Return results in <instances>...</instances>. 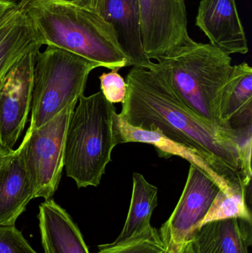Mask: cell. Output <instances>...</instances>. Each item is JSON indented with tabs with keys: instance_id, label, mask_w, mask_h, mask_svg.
I'll list each match as a JSON object with an SVG mask.
<instances>
[{
	"instance_id": "cell-7",
	"label": "cell",
	"mask_w": 252,
	"mask_h": 253,
	"mask_svg": "<svg viewBox=\"0 0 252 253\" xmlns=\"http://www.w3.org/2000/svg\"><path fill=\"white\" fill-rule=\"evenodd\" d=\"M220 187L205 172L190 165L177 206L160 228L164 253H183L193 241Z\"/></svg>"
},
{
	"instance_id": "cell-9",
	"label": "cell",
	"mask_w": 252,
	"mask_h": 253,
	"mask_svg": "<svg viewBox=\"0 0 252 253\" xmlns=\"http://www.w3.org/2000/svg\"><path fill=\"white\" fill-rule=\"evenodd\" d=\"M38 51L27 53L0 80V146L7 150H13L31 112Z\"/></svg>"
},
{
	"instance_id": "cell-3",
	"label": "cell",
	"mask_w": 252,
	"mask_h": 253,
	"mask_svg": "<svg viewBox=\"0 0 252 253\" xmlns=\"http://www.w3.org/2000/svg\"><path fill=\"white\" fill-rule=\"evenodd\" d=\"M156 60L192 113L217 129L235 132L225 127L220 118L222 96L233 68L230 55L211 44L192 40Z\"/></svg>"
},
{
	"instance_id": "cell-21",
	"label": "cell",
	"mask_w": 252,
	"mask_h": 253,
	"mask_svg": "<svg viewBox=\"0 0 252 253\" xmlns=\"http://www.w3.org/2000/svg\"><path fill=\"white\" fill-rule=\"evenodd\" d=\"M119 68L103 73L99 77L101 92L105 99L112 104L124 103L127 93V84L124 79L118 74Z\"/></svg>"
},
{
	"instance_id": "cell-20",
	"label": "cell",
	"mask_w": 252,
	"mask_h": 253,
	"mask_svg": "<svg viewBox=\"0 0 252 253\" xmlns=\"http://www.w3.org/2000/svg\"><path fill=\"white\" fill-rule=\"evenodd\" d=\"M99 253H164L165 248L156 229L119 245L105 244L98 247Z\"/></svg>"
},
{
	"instance_id": "cell-17",
	"label": "cell",
	"mask_w": 252,
	"mask_h": 253,
	"mask_svg": "<svg viewBox=\"0 0 252 253\" xmlns=\"http://www.w3.org/2000/svg\"><path fill=\"white\" fill-rule=\"evenodd\" d=\"M220 118L231 129L252 123V68L247 62L232 68L222 96Z\"/></svg>"
},
{
	"instance_id": "cell-13",
	"label": "cell",
	"mask_w": 252,
	"mask_h": 253,
	"mask_svg": "<svg viewBox=\"0 0 252 253\" xmlns=\"http://www.w3.org/2000/svg\"><path fill=\"white\" fill-rule=\"evenodd\" d=\"M104 18L115 28L128 66L150 69L154 62L144 51L139 0H104Z\"/></svg>"
},
{
	"instance_id": "cell-11",
	"label": "cell",
	"mask_w": 252,
	"mask_h": 253,
	"mask_svg": "<svg viewBox=\"0 0 252 253\" xmlns=\"http://www.w3.org/2000/svg\"><path fill=\"white\" fill-rule=\"evenodd\" d=\"M113 130L117 145L130 142L151 144L156 148L160 157L168 159L175 156L182 158L205 172L218 185L220 190L226 192L229 190V183L220 177L198 153L167 138L158 128L146 130L135 127L115 112L113 116Z\"/></svg>"
},
{
	"instance_id": "cell-26",
	"label": "cell",
	"mask_w": 252,
	"mask_h": 253,
	"mask_svg": "<svg viewBox=\"0 0 252 253\" xmlns=\"http://www.w3.org/2000/svg\"><path fill=\"white\" fill-rule=\"evenodd\" d=\"M195 253V250H194L193 246H192V242L188 245L187 248L185 250L184 253Z\"/></svg>"
},
{
	"instance_id": "cell-1",
	"label": "cell",
	"mask_w": 252,
	"mask_h": 253,
	"mask_svg": "<svg viewBox=\"0 0 252 253\" xmlns=\"http://www.w3.org/2000/svg\"><path fill=\"white\" fill-rule=\"evenodd\" d=\"M126 83L127 97L119 115L128 124L146 130L158 128L167 138L195 150L229 185L244 184L235 132L217 129L192 113L175 91L162 65L133 67Z\"/></svg>"
},
{
	"instance_id": "cell-12",
	"label": "cell",
	"mask_w": 252,
	"mask_h": 253,
	"mask_svg": "<svg viewBox=\"0 0 252 253\" xmlns=\"http://www.w3.org/2000/svg\"><path fill=\"white\" fill-rule=\"evenodd\" d=\"M37 217L44 253H90L78 225L53 199L39 205Z\"/></svg>"
},
{
	"instance_id": "cell-2",
	"label": "cell",
	"mask_w": 252,
	"mask_h": 253,
	"mask_svg": "<svg viewBox=\"0 0 252 253\" xmlns=\"http://www.w3.org/2000/svg\"><path fill=\"white\" fill-rule=\"evenodd\" d=\"M43 45L81 56L99 67L128 66L112 24L93 12L61 0H21Z\"/></svg>"
},
{
	"instance_id": "cell-19",
	"label": "cell",
	"mask_w": 252,
	"mask_h": 253,
	"mask_svg": "<svg viewBox=\"0 0 252 253\" xmlns=\"http://www.w3.org/2000/svg\"><path fill=\"white\" fill-rule=\"evenodd\" d=\"M229 218L252 221L251 187L232 184L226 192L220 190L201 222V227L207 223Z\"/></svg>"
},
{
	"instance_id": "cell-14",
	"label": "cell",
	"mask_w": 252,
	"mask_h": 253,
	"mask_svg": "<svg viewBox=\"0 0 252 253\" xmlns=\"http://www.w3.org/2000/svg\"><path fill=\"white\" fill-rule=\"evenodd\" d=\"M19 2L0 19V80L27 53L42 46Z\"/></svg>"
},
{
	"instance_id": "cell-16",
	"label": "cell",
	"mask_w": 252,
	"mask_h": 253,
	"mask_svg": "<svg viewBox=\"0 0 252 253\" xmlns=\"http://www.w3.org/2000/svg\"><path fill=\"white\" fill-rule=\"evenodd\" d=\"M192 244L196 253H250L252 221L229 218L207 223Z\"/></svg>"
},
{
	"instance_id": "cell-8",
	"label": "cell",
	"mask_w": 252,
	"mask_h": 253,
	"mask_svg": "<svg viewBox=\"0 0 252 253\" xmlns=\"http://www.w3.org/2000/svg\"><path fill=\"white\" fill-rule=\"evenodd\" d=\"M144 51L157 59L192 41L185 0H139Z\"/></svg>"
},
{
	"instance_id": "cell-4",
	"label": "cell",
	"mask_w": 252,
	"mask_h": 253,
	"mask_svg": "<svg viewBox=\"0 0 252 253\" xmlns=\"http://www.w3.org/2000/svg\"><path fill=\"white\" fill-rule=\"evenodd\" d=\"M67 129L64 168L78 188L98 187L117 145L113 104L103 93L81 96Z\"/></svg>"
},
{
	"instance_id": "cell-15",
	"label": "cell",
	"mask_w": 252,
	"mask_h": 253,
	"mask_svg": "<svg viewBox=\"0 0 252 253\" xmlns=\"http://www.w3.org/2000/svg\"><path fill=\"white\" fill-rule=\"evenodd\" d=\"M34 199V187L20 156L13 150L0 168V227L15 226Z\"/></svg>"
},
{
	"instance_id": "cell-24",
	"label": "cell",
	"mask_w": 252,
	"mask_h": 253,
	"mask_svg": "<svg viewBox=\"0 0 252 253\" xmlns=\"http://www.w3.org/2000/svg\"><path fill=\"white\" fill-rule=\"evenodd\" d=\"M16 4V3L10 1V0H0V19H1L7 12L10 11Z\"/></svg>"
},
{
	"instance_id": "cell-25",
	"label": "cell",
	"mask_w": 252,
	"mask_h": 253,
	"mask_svg": "<svg viewBox=\"0 0 252 253\" xmlns=\"http://www.w3.org/2000/svg\"><path fill=\"white\" fill-rule=\"evenodd\" d=\"M12 152H13V150H7V149L0 146V168L4 164V162H5L6 159L10 156Z\"/></svg>"
},
{
	"instance_id": "cell-6",
	"label": "cell",
	"mask_w": 252,
	"mask_h": 253,
	"mask_svg": "<svg viewBox=\"0 0 252 253\" xmlns=\"http://www.w3.org/2000/svg\"><path fill=\"white\" fill-rule=\"evenodd\" d=\"M75 105L68 106L39 127L28 128L15 150L34 187L35 198L50 199L59 187L64 169L67 129Z\"/></svg>"
},
{
	"instance_id": "cell-27",
	"label": "cell",
	"mask_w": 252,
	"mask_h": 253,
	"mask_svg": "<svg viewBox=\"0 0 252 253\" xmlns=\"http://www.w3.org/2000/svg\"><path fill=\"white\" fill-rule=\"evenodd\" d=\"M10 1H13V2L16 3V4H17V3H19L21 0H10Z\"/></svg>"
},
{
	"instance_id": "cell-23",
	"label": "cell",
	"mask_w": 252,
	"mask_h": 253,
	"mask_svg": "<svg viewBox=\"0 0 252 253\" xmlns=\"http://www.w3.org/2000/svg\"><path fill=\"white\" fill-rule=\"evenodd\" d=\"M104 17V0H61Z\"/></svg>"
},
{
	"instance_id": "cell-22",
	"label": "cell",
	"mask_w": 252,
	"mask_h": 253,
	"mask_svg": "<svg viewBox=\"0 0 252 253\" xmlns=\"http://www.w3.org/2000/svg\"><path fill=\"white\" fill-rule=\"evenodd\" d=\"M0 253H37L15 226L0 227Z\"/></svg>"
},
{
	"instance_id": "cell-5",
	"label": "cell",
	"mask_w": 252,
	"mask_h": 253,
	"mask_svg": "<svg viewBox=\"0 0 252 253\" xmlns=\"http://www.w3.org/2000/svg\"><path fill=\"white\" fill-rule=\"evenodd\" d=\"M97 65L71 52L47 46L38 51L34 73L30 129L39 127L76 105Z\"/></svg>"
},
{
	"instance_id": "cell-10",
	"label": "cell",
	"mask_w": 252,
	"mask_h": 253,
	"mask_svg": "<svg viewBox=\"0 0 252 253\" xmlns=\"http://www.w3.org/2000/svg\"><path fill=\"white\" fill-rule=\"evenodd\" d=\"M195 25L212 45L228 54L249 51L236 0H201Z\"/></svg>"
},
{
	"instance_id": "cell-18",
	"label": "cell",
	"mask_w": 252,
	"mask_h": 253,
	"mask_svg": "<svg viewBox=\"0 0 252 253\" xmlns=\"http://www.w3.org/2000/svg\"><path fill=\"white\" fill-rule=\"evenodd\" d=\"M133 193L127 219L122 231L112 245H119L139 237L152 228L150 220L158 205V188L138 172L133 173Z\"/></svg>"
}]
</instances>
